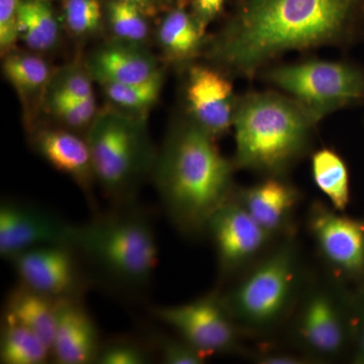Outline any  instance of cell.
I'll return each mask as SVG.
<instances>
[{"label":"cell","mask_w":364,"mask_h":364,"mask_svg":"<svg viewBox=\"0 0 364 364\" xmlns=\"http://www.w3.org/2000/svg\"><path fill=\"white\" fill-rule=\"evenodd\" d=\"M364 37V0H246L210 54L251 77L273 59L321 46L348 47Z\"/></svg>","instance_id":"obj_1"},{"label":"cell","mask_w":364,"mask_h":364,"mask_svg":"<svg viewBox=\"0 0 364 364\" xmlns=\"http://www.w3.org/2000/svg\"><path fill=\"white\" fill-rule=\"evenodd\" d=\"M215 140L191 119L172 131L155 162V184L165 212L188 238L205 235L210 218L236 191V166Z\"/></svg>","instance_id":"obj_2"},{"label":"cell","mask_w":364,"mask_h":364,"mask_svg":"<svg viewBox=\"0 0 364 364\" xmlns=\"http://www.w3.org/2000/svg\"><path fill=\"white\" fill-rule=\"evenodd\" d=\"M318 122L291 97L250 92L238 98L234 123L236 168L284 176L306 154Z\"/></svg>","instance_id":"obj_3"},{"label":"cell","mask_w":364,"mask_h":364,"mask_svg":"<svg viewBox=\"0 0 364 364\" xmlns=\"http://www.w3.org/2000/svg\"><path fill=\"white\" fill-rule=\"evenodd\" d=\"M305 267L294 236L280 239L221 293L244 336H265L293 315L306 287Z\"/></svg>","instance_id":"obj_4"},{"label":"cell","mask_w":364,"mask_h":364,"mask_svg":"<svg viewBox=\"0 0 364 364\" xmlns=\"http://www.w3.org/2000/svg\"><path fill=\"white\" fill-rule=\"evenodd\" d=\"M73 248L114 286L141 291L158 263V245L149 215L133 203L76 226Z\"/></svg>","instance_id":"obj_5"},{"label":"cell","mask_w":364,"mask_h":364,"mask_svg":"<svg viewBox=\"0 0 364 364\" xmlns=\"http://www.w3.org/2000/svg\"><path fill=\"white\" fill-rule=\"evenodd\" d=\"M85 139L95 179L112 207L133 203L139 179L156 162L142 122L107 109L93 117Z\"/></svg>","instance_id":"obj_6"},{"label":"cell","mask_w":364,"mask_h":364,"mask_svg":"<svg viewBox=\"0 0 364 364\" xmlns=\"http://www.w3.org/2000/svg\"><path fill=\"white\" fill-rule=\"evenodd\" d=\"M262 75L308 109L318 123L364 102V67L349 62L312 60L267 69Z\"/></svg>","instance_id":"obj_7"},{"label":"cell","mask_w":364,"mask_h":364,"mask_svg":"<svg viewBox=\"0 0 364 364\" xmlns=\"http://www.w3.org/2000/svg\"><path fill=\"white\" fill-rule=\"evenodd\" d=\"M291 318V338L313 363H329L343 354L350 330L343 299L331 282L306 284Z\"/></svg>","instance_id":"obj_8"},{"label":"cell","mask_w":364,"mask_h":364,"mask_svg":"<svg viewBox=\"0 0 364 364\" xmlns=\"http://www.w3.org/2000/svg\"><path fill=\"white\" fill-rule=\"evenodd\" d=\"M152 314L205 358L246 354L241 341L244 334L228 312L220 291L182 305L155 306Z\"/></svg>","instance_id":"obj_9"},{"label":"cell","mask_w":364,"mask_h":364,"mask_svg":"<svg viewBox=\"0 0 364 364\" xmlns=\"http://www.w3.org/2000/svg\"><path fill=\"white\" fill-rule=\"evenodd\" d=\"M205 235L214 245L220 279H236L280 239L258 224L232 198L213 215Z\"/></svg>","instance_id":"obj_10"},{"label":"cell","mask_w":364,"mask_h":364,"mask_svg":"<svg viewBox=\"0 0 364 364\" xmlns=\"http://www.w3.org/2000/svg\"><path fill=\"white\" fill-rule=\"evenodd\" d=\"M316 200L306 215V229L321 259L339 277L364 274V225Z\"/></svg>","instance_id":"obj_11"},{"label":"cell","mask_w":364,"mask_h":364,"mask_svg":"<svg viewBox=\"0 0 364 364\" xmlns=\"http://www.w3.org/2000/svg\"><path fill=\"white\" fill-rule=\"evenodd\" d=\"M76 225L30 203L4 200L0 207V256L9 261L31 249L48 245L73 247Z\"/></svg>","instance_id":"obj_12"},{"label":"cell","mask_w":364,"mask_h":364,"mask_svg":"<svg viewBox=\"0 0 364 364\" xmlns=\"http://www.w3.org/2000/svg\"><path fill=\"white\" fill-rule=\"evenodd\" d=\"M80 256L68 245H48L18 254L13 264L21 284L54 299L80 296L85 287Z\"/></svg>","instance_id":"obj_13"},{"label":"cell","mask_w":364,"mask_h":364,"mask_svg":"<svg viewBox=\"0 0 364 364\" xmlns=\"http://www.w3.org/2000/svg\"><path fill=\"white\" fill-rule=\"evenodd\" d=\"M186 100L191 119L215 139L233 126L238 98L231 81L221 72L193 67L189 70Z\"/></svg>","instance_id":"obj_14"},{"label":"cell","mask_w":364,"mask_h":364,"mask_svg":"<svg viewBox=\"0 0 364 364\" xmlns=\"http://www.w3.org/2000/svg\"><path fill=\"white\" fill-rule=\"evenodd\" d=\"M233 198L275 238L294 236V215L301 196L284 176H267L249 188H236Z\"/></svg>","instance_id":"obj_15"},{"label":"cell","mask_w":364,"mask_h":364,"mask_svg":"<svg viewBox=\"0 0 364 364\" xmlns=\"http://www.w3.org/2000/svg\"><path fill=\"white\" fill-rule=\"evenodd\" d=\"M100 345L97 326L80 296L59 299L52 345L55 363H95Z\"/></svg>","instance_id":"obj_16"},{"label":"cell","mask_w":364,"mask_h":364,"mask_svg":"<svg viewBox=\"0 0 364 364\" xmlns=\"http://www.w3.org/2000/svg\"><path fill=\"white\" fill-rule=\"evenodd\" d=\"M38 153L59 171L72 177L85 191L90 207L97 212L92 186L95 179L87 141L65 131L41 132L35 138Z\"/></svg>","instance_id":"obj_17"},{"label":"cell","mask_w":364,"mask_h":364,"mask_svg":"<svg viewBox=\"0 0 364 364\" xmlns=\"http://www.w3.org/2000/svg\"><path fill=\"white\" fill-rule=\"evenodd\" d=\"M88 66L90 75L104 85L143 82L158 72L154 58L133 46L105 47L93 55Z\"/></svg>","instance_id":"obj_18"},{"label":"cell","mask_w":364,"mask_h":364,"mask_svg":"<svg viewBox=\"0 0 364 364\" xmlns=\"http://www.w3.org/2000/svg\"><path fill=\"white\" fill-rule=\"evenodd\" d=\"M58 299L33 291L20 282L7 296L4 320L31 330L52 351Z\"/></svg>","instance_id":"obj_19"},{"label":"cell","mask_w":364,"mask_h":364,"mask_svg":"<svg viewBox=\"0 0 364 364\" xmlns=\"http://www.w3.org/2000/svg\"><path fill=\"white\" fill-rule=\"evenodd\" d=\"M52 351L37 334L23 326L4 320L0 337V363L44 364Z\"/></svg>","instance_id":"obj_20"},{"label":"cell","mask_w":364,"mask_h":364,"mask_svg":"<svg viewBox=\"0 0 364 364\" xmlns=\"http://www.w3.org/2000/svg\"><path fill=\"white\" fill-rule=\"evenodd\" d=\"M205 28L195 16L182 9L172 11L163 21L159 40L172 58L186 60L195 56L202 48Z\"/></svg>","instance_id":"obj_21"},{"label":"cell","mask_w":364,"mask_h":364,"mask_svg":"<svg viewBox=\"0 0 364 364\" xmlns=\"http://www.w3.org/2000/svg\"><path fill=\"white\" fill-rule=\"evenodd\" d=\"M314 181L331 203L333 208L343 212L349 203L348 169L335 151L318 150L312 158Z\"/></svg>","instance_id":"obj_22"},{"label":"cell","mask_w":364,"mask_h":364,"mask_svg":"<svg viewBox=\"0 0 364 364\" xmlns=\"http://www.w3.org/2000/svg\"><path fill=\"white\" fill-rule=\"evenodd\" d=\"M18 32L31 49L45 51L58 39V23L45 1L28 0L18 6Z\"/></svg>","instance_id":"obj_23"},{"label":"cell","mask_w":364,"mask_h":364,"mask_svg":"<svg viewBox=\"0 0 364 364\" xmlns=\"http://www.w3.org/2000/svg\"><path fill=\"white\" fill-rule=\"evenodd\" d=\"M4 69L6 78L21 92L38 90L49 78L47 63L33 55H11L4 62Z\"/></svg>","instance_id":"obj_24"},{"label":"cell","mask_w":364,"mask_h":364,"mask_svg":"<svg viewBox=\"0 0 364 364\" xmlns=\"http://www.w3.org/2000/svg\"><path fill=\"white\" fill-rule=\"evenodd\" d=\"M107 97L114 104L129 109H142L156 102L162 87V75L159 71L143 82L129 85H105Z\"/></svg>","instance_id":"obj_25"},{"label":"cell","mask_w":364,"mask_h":364,"mask_svg":"<svg viewBox=\"0 0 364 364\" xmlns=\"http://www.w3.org/2000/svg\"><path fill=\"white\" fill-rule=\"evenodd\" d=\"M153 349V348H152ZM150 345L130 336H117L102 342L97 364H146L152 360Z\"/></svg>","instance_id":"obj_26"},{"label":"cell","mask_w":364,"mask_h":364,"mask_svg":"<svg viewBox=\"0 0 364 364\" xmlns=\"http://www.w3.org/2000/svg\"><path fill=\"white\" fill-rule=\"evenodd\" d=\"M112 30L122 39L138 42L147 37L148 26L134 2L117 0L109 7Z\"/></svg>","instance_id":"obj_27"},{"label":"cell","mask_w":364,"mask_h":364,"mask_svg":"<svg viewBox=\"0 0 364 364\" xmlns=\"http://www.w3.org/2000/svg\"><path fill=\"white\" fill-rule=\"evenodd\" d=\"M151 346L164 364H203L208 358L181 336L176 338L155 332Z\"/></svg>","instance_id":"obj_28"},{"label":"cell","mask_w":364,"mask_h":364,"mask_svg":"<svg viewBox=\"0 0 364 364\" xmlns=\"http://www.w3.org/2000/svg\"><path fill=\"white\" fill-rule=\"evenodd\" d=\"M50 105L52 111L69 126H85L95 116V95L82 98L51 95Z\"/></svg>","instance_id":"obj_29"},{"label":"cell","mask_w":364,"mask_h":364,"mask_svg":"<svg viewBox=\"0 0 364 364\" xmlns=\"http://www.w3.org/2000/svg\"><path fill=\"white\" fill-rule=\"evenodd\" d=\"M64 16L69 30L85 35L97 30L102 18L98 0H67Z\"/></svg>","instance_id":"obj_30"},{"label":"cell","mask_w":364,"mask_h":364,"mask_svg":"<svg viewBox=\"0 0 364 364\" xmlns=\"http://www.w3.org/2000/svg\"><path fill=\"white\" fill-rule=\"evenodd\" d=\"M90 76L77 68H69L60 72L53 80L51 95L69 97H93Z\"/></svg>","instance_id":"obj_31"},{"label":"cell","mask_w":364,"mask_h":364,"mask_svg":"<svg viewBox=\"0 0 364 364\" xmlns=\"http://www.w3.org/2000/svg\"><path fill=\"white\" fill-rule=\"evenodd\" d=\"M18 0H0V47L11 49L20 38L18 32Z\"/></svg>","instance_id":"obj_32"},{"label":"cell","mask_w":364,"mask_h":364,"mask_svg":"<svg viewBox=\"0 0 364 364\" xmlns=\"http://www.w3.org/2000/svg\"><path fill=\"white\" fill-rule=\"evenodd\" d=\"M254 363L261 364H306L314 363L310 358L299 353L273 350H261L258 353H251Z\"/></svg>","instance_id":"obj_33"},{"label":"cell","mask_w":364,"mask_h":364,"mask_svg":"<svg viewBox=\"0 0 364 364\" xmlns=\"http://www.w3.org/2000/svg\"><path fill=\"white\" fill-rule=\"evenodd\" d=\"M224 0H193L195 18L203 28L221 13Z\"/></svg>","instance_id":"obj_34"},{"label":"cell","mask_w":364,"mask_h":364,"mask_svg":"<svg viewBox=\"0 0 364 364\" xmlns=\"http://www.w3.org/2000/svg\"><path fill=\"white\" fill-rule=\"evenodd\" d=\"M354 360L358 363H364V317L363 324H361L360 328H359Z\"/></svg>","instance_id":"obj_35"},{"label":"cell","mask_w":364,"mask_h":364,"mask_svg":"<svg viewBox=\"0 0 364 364\" xmlns=\"http://www.w3.org/2000/svg\"><path fill=\"white\" fill-rule=\"evenodd\" d=\"M124 1L135 2L136 0H124Z\"/></svg>","instance_id":"obj_36"},{"label":"cell","mask_w":364,"mask_h":364,"mask_svg":"<svg viewBox=\"0 0 364 364\" xmlns=\"http://www.w3.org/2000/svg\"><path fill=\"white\" fill-rule=\"evenodd\" d=\"M40 1H45V2H47V1H49V0H40Z\"/></svg>","instance_id":"obj_37"}]
</instances>
